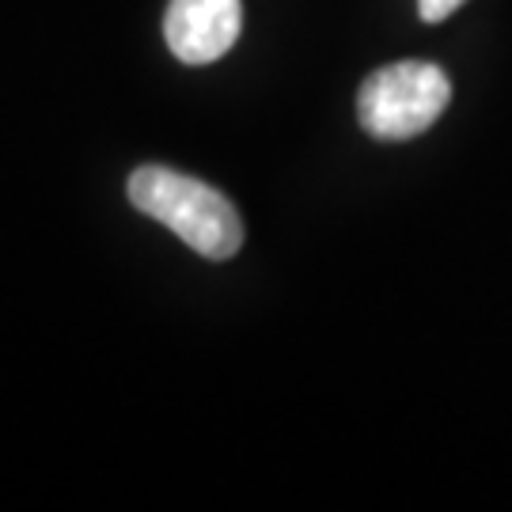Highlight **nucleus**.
Returning a JSON list of instances; mask_svg holds the SVG:
<instances>
[{
    "instance_id": "obj_2",
    "label": "nucleus",
    "mask_w": 512,
    "mask_h": 512,
    "mask_svg": "<svg viewBox=\"0 0 512 512\" xmlns=\"http://www.w3.org/2000/svg\"><path fill=\"white\" fill-rule=\"evenodd\" d=\"M452 80L433 61L384 65L365 80L357 95V118L376 141L418 137L448 110Z\"/></svg>"
},
{
    "instance_id": "obj_3",
    "label": "nucleus",
    "mask_w": 512,
    "mask_h": 512,
    "mask_svg": "<svg viewBox=\"0 0 512 512\" xmlns=\"http://www.w3.org/2000/svg\"><path fill=\"white\" fill-rule=\"evenodd\" d=\"M243 23L239 0H171L164 38L171 54L186 65H209L232 50Z\"/></svg>"
},
{
    "instance_id": "obj_1",
    "label": "nucleus",
    "mask_w": 512,
    "mask_h": 512,
    "mask_svg": "<svg viewBox=\"0 0 512 512\" xmlns=\"http://www.w3.org/2000/svg\"><path fill=\"white\" fill-rule=\"evenodd\" d=\"M129 202L152 220L167 224L179 239H186L198 255L232 258L243 247V220L236 205L202 179L179 175L171 167L145 164L129 175Z\"/></svg>"
},
{
    "instance_id": "obj_4",
    "label": "nucleus",
    "mask_w": 512,
    "mask_h": 512,
    "mask_svg": "<svg viewBox=\"0 0 512 512\" xmlns=\"http://www.w3.org/2000/svg\"><path fill=\"white\" fill-rule=\"evenodd\" d=\"M463 4H467V0H418L425 23H440V19H448L452 12H459Z\"/></svg>"
}]
</instances>
